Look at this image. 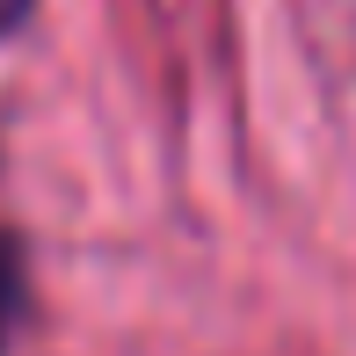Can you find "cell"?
<instances>
[{
    "label": "cell",
    "mask_w": 356,
    "mask_h": 356,
    "mask_svg": "<svg viewBox=\"0 0 356 356\" xmlns=\"http://www.w3.org/2000/svg\"><path fill=\"white\" fill-rule=\"evenodd\" d=\"M15 320H22V248L15 233H0V356L15 342Z\"/></svg>",
    "instance_id": "cell-1"
},
{
    "label": "cell",
    "mask_w": 356,
    "mask_h": 356,
    "mask_svg": "<svg viewBox=\"0 0 356 356\" xmlns=\"http://www.w3.org/2000/svg\"><path fill=\"white\" fill-rule=\"evenodd\" d=\"M22 15H29V0H0V37H8V29H22Z\"/></svg>",
    "instance_id": "cell-2"
}]
</instances>
